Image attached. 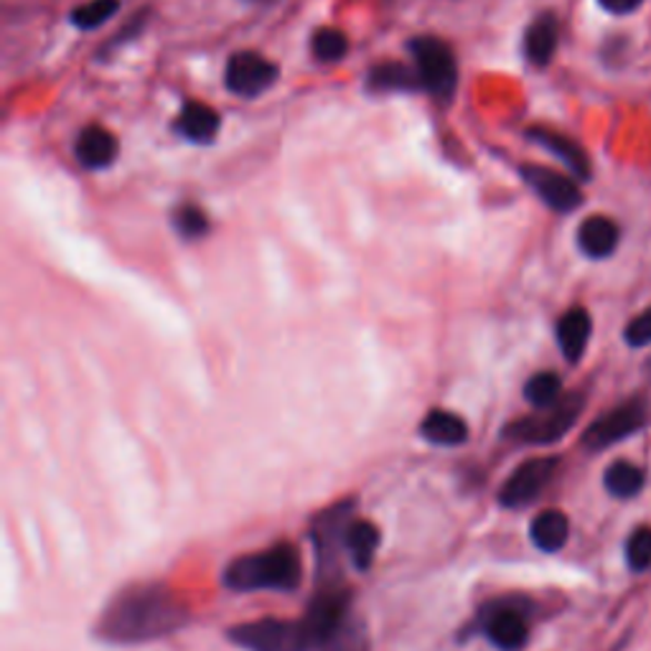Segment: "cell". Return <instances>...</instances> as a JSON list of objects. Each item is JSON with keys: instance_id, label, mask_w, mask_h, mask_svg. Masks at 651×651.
<instances>
[{"instance_id": "cell-1", "label": "cell", "mask_w": 651, "mask_h": 651, "mask_svg": "<svg viewBox=\"0 0 651 651\" xmlns=\"http://www.w3.org/2000/svg\"><path fill=\"white\" fill-rule=\"evenodd\" d=\"M187 605L166 588H136L122 593L102 615V631L116 641H146L187 623Z\"/></svg>"}, {"instance_id": "cell-2", "label": "cell", "mask_w": 651, "mask_h": 651, "mask_svg": "<svg viewBox=\"0 0 651 651\" xmlns=\"http://www.w3.org/2000/svg\"><path fill=\"white\" fill-rule=\"evenodd\" d=\"M303 565L301 555L293 544H276L266 552L237 558L230 568L224 570V583L232 591H293L301 585Z\"/></svg>"}, {"instance_id": "cell-3", "label": "cell", "mask_w": 651, "mask_h": 651, "mask_svg": "<svg viewBox=\"0 0 651 651\" xmlns=\"http://www.w3.org/2000/svg\"><path fill=\"white\" fill-rule=\"evenodd\" d=\"M408 49L415 61L422 90H428L435 100L451 102L455 84H459V64H455L453 49L435 37L412 39Z\"/></svg>"}, {"instance_id": "cell-4", "label": "cell", "mask_w": 651, "mask_h": 651, "mask_svg": "<svg viewBox=\"0 0 651 651\" xmlns=\"http://www.w3.org/2000/svg\"><path fill=\"white\" fill-rule=\"evenodd\" d=\"M230 637L237 647L248 651H313L319 649L308 631L306 621L262 619L234 627Z\"/></svg>"}, {"instance_id": "cell-5", "label": "cell", "mask_w": 651, "mask_h": 651, "mask_svg": "<svg viewBox=\"0 0 651 651\" xmlns=\"http://www.w3.org/2000/svg\"><path fill=\"white\" fill-rule=\"evenodd\" d=\"M583 394H568V398H560L550 408H542L537 415L512 422L504 433L509 441L517 443H555L575 425L580 412H583Z\"/></svg>"}, {"instance_id": "cell-6", "label": "cell", "mask_w": 651, "mask_h": 651, "mask_svg": "<svg viewBox=\"0 0 651 651\" xmlns=\"http://www.w3.org/2000/svg\"><path fill=\"white\" fill-rule=\"evenodd\" d=\"M280 69L258 51H237L224 69L227 90L237 97H260L278 82Z\"/></svg>"}, {"instance_id": "cell-7", "label": "cell", "mask_w": 651, "mask_h": 651, "mask_svg": "<svg viewBox=\"0 0 651 651\" xmlns=\"http://www.w3.org/2000/svg\"><path fill=\"white\" fill-rule=\"evenodd\" d=\"M522 179L544 204L560 211V214L575 211L583 201V191H580L578 183L565 173L548 169V166H522Z\"/></svg>"}, {"instance_id": "cell-8", "label": "cell", "mask_w": 651, "mask_h": 651, "mask_svg": "<svg viewBox=\"0 0 651 651\" xmlns=\"http://www.w3.org/2000/svg\"><path fill=\"white\" fill-rule=\"evenodd\" d=\"M560 461L555 455H544V459H532L519 465V469L507 479L504 487L499 491V499L504 507H524L540 494L555 477Z\"/></svg>"}, {"instance_id": "cell-9", "label": "cell", "mask_w": 651, "mask_h": 651, "mask_svg": "<svg viewBox=\"0 0 651 651\" xmlns=\"http://www.w3.org/2000/svg\"><path fill=\"white\" fill-rule=\"evenodd\" d=\"M644 420H647V404L641 400H631L627 404H621V408L611 410L605 418L595 420L593 425L585 430L583 441L588 448H593V451H601V448L619 443L627 435H631L633 430H639L641 425H644Z\"/></svg>"}, {"instance_id": "cell-10", "label": "cell", "mask_w": 651, "mask_h": 651, "mask_svg": "<svg viewBox=\"0 0 651 651\" xmlns=\"http://www.w3.org/2000/svg\"><path fill=\"white\" fill-rule=\"evenodd\" d=\"M530 136L537 146H542L544 151H550L552 156L558 158L560 163H565V169L575 176L580 181H588L591 179V158L580 148L575 140H570L568 136L555 133V130L550 128H532Z\"/></svg>"}, {"instance_id": "cell-11", "label": "cell", "mask_w": 651, "mask_h": 651, "mask_svg": "<svg viewBox=\"0 0 651 651\" xmlns=\"http://www.w3.org/2000/svg\"><path fill=\"white\" fill-rule=\"evenodd\" d=\"M118 153H120L118 138L102 126L84 128L74 143V156L79 166H84V169L90 171L108 169V166H112V161L118 158Z\"/></svg>"}, {"instance_id": "cell-12", "label": "cell", "mask_w": 651, "mask_h": 651, "mask_svg": "<svg viewBox=\"0 0 651 651\" xmlns=\"http://www.w3.org/2000/svg\"><path fill=\"white\" fill-rule=\"evenodd\" d=\"M219 128H222V118L214 108H209L207 102L189 100L183 104L179 118H176V133L181 138L191 140V143L207 146L217 138Z\"/></svg>"}, {"instance_id": "cell-13", "label": "cell", "mask_w": 651, "mask_h": 651, "mask_svg": "<svg viewBox=\"0 0 651 651\" xmlns=\"http://www.w3.org/2000/svg\"><path fill=\"white\" fill-rule=\"evenodd\" d=\"M487 637L499 649L517 651L524 647L527 637H530V627H527L522 611H517L514 605H497L487 619Z\"/></svg>"}, {"instance_id": "cell-14", "label": "cell", "mask_w": 651, "mask_h": 651, "mask_svg": "<svg viewBox=\"0 0 651 651\" xmlns=\"http://www.w3.org/2000/svg\"><path fill=\"white\" fill-rule=\"evenodd\" d=\"M619 240H621L619 224L609 217H601V214L588 217L583 219V224L578 227V248L593 260H603L609 258V254H613V250L619 248Z\"/></svg>"}, {"instance_id": "cell-15", "label": "cell", "mask_w": 651, "mask_h": 651, "mask_svg": "<svg viewBox=\"0 0 651 651\" xmlns=\"http://www.w3.org/2000/svg\"><path fill=\"white\" fill-rule=\"evenodd\" d=\"M560 43V23L552 13H542L524 33V57L534 67H548Z\"/></svg>"}, {"instance_id": "cell-16", "label": "cell", "mask_w": 651, "mask_h": 651, "mask_svg": "<svg viewBox=\"0 0 651 651\" xmlns=\"http://www.w3.org/2000/svg\"><path fill=\"white\" fill-rule=\"evenodd\" d=\"M591 329L593 323L585 308H570V311L562 316L558 323V344L568 362L575 364L578 359L585 354L588 341H591Z\"/></svg>"}, {"instance_id": "cell-17", "label": "cell", "mask_w": 651, "mask_h": 651, "mask_svg": "<svg viewBox=\"0 0 651 651\" xmlns=\"http://www.w3.org/2000/svg\"><path fill=\"white\" fill-rule=\"evenodd\" d=\"M367 87L372 92H415L422 90L415 64H400V61H382L372 67L367 77Z\"/></svg>"}, {"instance_id": "cell-18", "label": "cell", "mask_w": 651, "mask_h": 651, "mask_svg": "<svg viewBox=\"0 0 651 651\" xmlns=\"http://www.w3.org/2000/svg\"><path fill=\"white\" fill-rule=\"evenodd\" d=\"M420 433L428 443L435 445H461L469 438V425L448 410H430L425 420H422Z\"/></svg>"}, {"instance_id": "cell-19", "label": "cell", "mask_w": 651, "mask_h": 651, "mask_svg": "<svg viewBox=\"0 0 651 651\" xmlns=\"http://www.w3.org/2000/svg\"><path fill=\"white\" fill-rule=\"evenodd\" d=\"M344 548L349 550L351 560L359 570H367L372 565L374 552L380 548V530L372 522H362V519H354V522L347 524L344 532Z\"/></svg>"}, {"instance_id": "cell-20", "label": "cell", "mask_w": 651, "mask_h": 651, "mask_svg": "<svg viewBox=\"0 0 651 651\" xmlns=\"http://www.w3.org/2000/svg\"><path fill=\"white\" fill-rule=\"evenodd\" d=\"M532 542L544 552H558L562 544L568 542L570 522L568 517L558 512V509H548V512L537 514L532 522Z\"/></svg>"}, {"instance_id": "cell-21", "label": "cell", "mask_w": 651, "mask_h": 651, "mask_svg": "<svg viewBox=\"0 0 651 651\" xmlns=\"http://www.w3.org/2000/svg\"><path fill=\"white\" fill-rule=\"evenodd\" d=\"M605 489L611 491L615 499H631L644 489V471L629 461H619L609 465L605 471Z\"/></svg>"}, {"instance_id": "cell-22", "label": "cell", "mask_w": 651, "mask_h": 651, "mask_svg": "<svg viewBox=\"0 0 651 651\" xmlns=\"http://www.w3.org/2000/svg\"><path fill=\"white\" fill-rule=\"evenodd\" d=\"M311 54L323 64H337L349 54V37L341 29L323 26L311 37Z\"/></svg>"}, {"instance_id": "cell-23", "label": "cell", "mask_w": 651, "mask_h": 651, "mask_svg": "<svg viewBox=\"0 0 651 651\" xmlns=\"http://www.w3.org/2000/svg\"><path fill=\"white\" fill-rule=\"evenodd\" d=\"M369 631L362 619H351L347 615L344 623L333 631V637L326 641L323 651H369Z\"/></svg>"}, {"instance_id": "cell-24", "label": "cell", "mask_w": 651, "mask_h": 651, "mask_svg": "<svg viewBox=\"0 0 651 651\" xmlns=\"http://www.w3.org/2000/svg\"><path fill=\"white\" fill-rule=\"evenodd\" d=\"M118 11H120V0H90V3L74 8L69 19H72L77 29L94 31L100 29L104 21H110Z\"/></svg>"}, {"instance_id": "cell-25", "label": "cell", "mask_w": 651, "mask_h": 651, "mask_svg": "<svg viewBox=\"0 0 651 651\" xmlns=\"http://www.w3.org/2000/svg\"><path fill=\"white\" fill-rule=\"evenodd\" d=\"M562 394V382L555 372H540L534 374L524 387V398L530 400L537 410L555 404Z\"/></svg>"}, {"instance_id": "cell-26", "label": "cell", "mask_w": 651, "mask_h": 651, "mask_svg": "<svg viewBox=\"0 0 651 651\" xmlns=\"http://www.w3.org/2000/svg\"><path fill=\"white\" fill-rule=\"evenodd\" d=\"M173 227L183 240H199L209 232V219L204 211L193 204H181L173 211Z\"/></svg>"}, {"instance_id": "cell-27", "label": "cell", "mask_w": 651, "mask_h": 651, "mask_svg": "<svg viewBox=\"0 0 651 651\" xmlns=\"http://www.w3.org/2000/svg\"><path fill=\"white\" fill-rule=\"evenodd\" d=\"M627 558L633 570L651 568V527H639L627 542Z\"/></svg>"}, {"instance_id": "cell-28", "label": "cell", "mask_w": 651, "mask_h": 651, "mask_svg": "<svg viewBox=\"0 0 651 651\" xmlns=\"http://www.w3.org/2000/svg\"><path fill=\"white\" fill-rule=\"evenodd\" d=\"M627 341L631 347H647L651 344V306L641 311L637 319L627 326Z\"/></svg>"}, {"instance_id": "cell-29", "label": "cell", "mask_w": 651, "mask_h": 651, "mask_svg": "<svg viewBox=\"0 0 651 651\" xmlns=\"http://www.w3.org/2000/svg\"><path fill=\"white\" fill-rule=\"evenodd\" d=\"M598 6L613 16H627L639 11V8L644 6V0H598Z\"/></svg>"}]
</instances>
